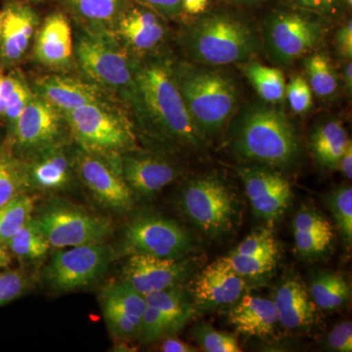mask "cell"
<instances>
[{
  "mask_svg": "<svg viewBox=\"0 0 352 352\" xmlns=\"http://www.w3.org/2000/svg\"><path fill=\"white\" fill-rule=\"evenodd\" d=\"M34 94L36 92L32 87V83L28 82L19 72H15V83L12 91L9 95L2 119V122L6 124L7 134L12 131Z\"/></svg>",
  "mask_w": 352,
  "mask_h": 352,
  "instance_id": "37",
  "label": "cell"
},
{
  "mask_svg": "<svg viewBox=\"0 0 352 352\" xmlns=\"http://www.w3.org/2000/svg\"><path fill=\"white\" fill-rule=\"evenodd\" d=\"M75 170L78 182L102 207L113 212L133 208L134 198L118 166L117 157H104L80 149L75 144Z\"/></svg>",
  "mask_w": 352,
  "mask_h": 352,
  "instance_id": "13",
  "label": "cell"
},
{
  "mask_svg": "<svg viewBox=\"0 0 352 352\" xmlns=\"http://www.w3.org/2000/svg\"><path fill=\"white\" fill-rule=\"evenodd\" d=\"M296 252L302 258L316 259L332 251L335 233L333 226L321 212L302 205L293 221Z\"/></svg>",
  "mask_w": 352,
  "mask_h": 352,
  "instance_id": "24",
  "label": "cell"
},
{
  "mask_svg": "<svg viewBox=\"0 0 352 352\" xmlns=\"http://www.w3.org/2000/svg\"><path fill=\"white\" fill-rule=\"evenodd\" d=\"M292 7L317 14L323 18L333 17L342 12L344 0H289Z\"/></svg>",
  "mask_w": 352,
  "mask_h": 352,
  "instance_id": "44",
  "label": "cell"
},
{
  "mask_svg": "<svg viewBox=\"0 0 352 352\" xmlns=\"http://www.w3.org/2000/svg\"><path fill=\"white\" fill-rule=\"evenodd\" d=\"M183 214L206 235L223 237L239 222L240 199L228 182L217 173L185 183L178 196Z\"/></svg>",
  "mask_w": 352,
  "mask_h": 352,
  "instance_id": "8",
  "label": "cell"
},
{
  "mask_svg": "<svg viewBox=\"0 0 352 352\" xmlns=\"http://www.w3.org/2000/svg\"><path fill=\"white\" fill-rule=\"evenodd\" d=\"M32 87L36 94L64 115L88 104L119 100L82 76L69 74L50 73L39 76L32 82Z\"/></svg>",
  "mask_w": 352,
  "mask_h": 352,
  "instance_id": "20",
  "label": "cell"
},
{
  "mask_svg": "<svg viewBox=\"0 0 352 352\" xmlns=\"http://www.w3.org/2000/svg\"><path fill=\"white\" fill-rule=\"evenodd\" d=\"M12 261L10 252L3 244H0V270L6 268Z\"/></svg>",
  "mask_w": 352,
  "mask_h": 352,
  "instance_id": "53",
  "label": "cell"
},
{
  "mask_svg": "<svg viewBox=\"0 0 352 352\" xmlns=\"http://www.w3.org/2000/svg\"><path fill=\"white\" fill-rule=\"evenodd\" d=\"M185 59L227 67L254 59L263 50L261 36L244 18L223 10L206 11L178 32Z\"/></svg>",
  "mask_w": 352,
  "mask_h": 352,
  "instance_id": "3",
  "label": "cell"
},
{
  "mask_svg": "<svg viewBox=\"0 0 352 352\" xmlns=\"http://www.w3.org/2000/svg\"><path fill=\"white\" fill-rule=\"evenodd\" d=\"M223 265L228 270L244 278L259 277L270 273L276 266V258H256V256H239L229 254L224 258H219Z\"/></svg>",
  "mask_w": 352,
  "mask_h": 352,
  "instance_id": "41",
  "label": "cell"
},
{
  "mask_svg": "<svg viewBox=\"0 0 352 352\" xmlns=\"http://www.w3.org/2000/svg\"><path fill=\"white\" fill-rule=\"evenodd\" d=\"M170 50L142 60L124 104L135 127L148 138L173 151L200 152L207 148L190 117L175 75Z\"/></svg>",
  "mask_w": 352,
  "mask_h": 352,
  "instance_id": "1",
  "label": "cell"
},
{
  "mask_svg": "<svg viewBox=\"0 0 352 352\" xmlns=\"http://www.w3.org/2000/svg\"><path fill=\"white\" fill-rule=\"evenodd\" d=\"M344 3H346V6L349 7V8H351L352 0H344Z\"/></svg>",
  "mask_w": 352,
  "mask_h": 352,
  "instance_id": "55",
  "label": "cell"
},
{
  "mask_svg": "<svg viewBox=\"0 0 352 352\" xmlns=\"http://www.w3.org/2000/svg\"><path fill=\"white\" fill-rule=\"evenodd\" d=\"M335 45L340 59L344 62L351 61L352 59L351 19L347 20L336 32Z\"/></svg>",
  "mask_w": 352,
  "mask_h": 352,
  "instance_id": "47",
  "label": "cell"
},
{
  "mask_svg": "<svg viewBox=\"0 0 352 352\" xmlns=\"http://www.w3.org/2000/svg\"><path fill=\"white\" fill-rule=\"evenodd\" d=\"M286 98L289 108L296 115H305L314 105V92L302 75L292 76L286 85Z\"/></svg>",
  "mask_w": 352,
  "mask_h": 352,
  "instance_id": "42",
  "label": "cell"
},
{
  "mask_svg": "<svg viewBox=\"0 0 352 352\" xmlns=\"http://www.w3.org/2000/svg\"><path fill=\"white\" fill-rule=\"evenodd\" d=\"M224 1L236 4V6H256V4L263 3L268 0H224Z\"/></svg>",
  "mask_w": 352,
  "mask_h": 352,
  "instance_id": "54",
  "label": "cell"
},
{
  "mask_svg": "<svg viewBox=\"0 0 352 352\" xmlns=\"http://www.w3.org/2000/svg\"><path fill=\"white\" fill-rule=\"evenodd\" d=\"M179 330L177 324L170 316L157 308L147 305L141 320L138 339L148 344Z\"/></svg>",
  "mask_w": 352,
  "mask_h": 352,
  "instance_id": "39",
  "label": "cell"
},
{
  "mask_svg": "<svg viewBox=\"0 0 352 352\" xmlns=\"http://www.w3.org/2000/svg\"><path fill=\"white\" fill-rule=\"evenodd\" d=\"M111 36L129 53L142 60L168 50V21L132 0L113 25Z\"/></svg>",
  "mask_w": 352,
  "mask_h": 352,
  "instance_id": "14",
  "label": "cell"
},
{
  "mask_svg": "<svg viewBox=\"0 0 352 352\" xmlns=\"http://www.w3.org/2000/svg\"><path fill=\"white\" fill-rule=\"evenodd\" d=\"M231 254L256 258H279V243L270 228L259 229L250 234Z\"/></svg>",
  "mask_w": 352,
  "mask_h": 352,
  "instance_id": "38",
  "label": "cell"
},
{
  "mask_svg": "<svg viewBox=\"0 0 352 352\" xmlns=\"http://www.w3.org/2000/svg\"><path fill=\"white\" fill-rule=\"evenodd\" d=\"M194 338L200 344L203 351L207 352H241L235 335L220 332L210 324L200 323L193 331Z\"/></svg>",
  "mask_w": 352,
  "mask_h": 352,
  "instance_id": "40",
  "label": "cell"
},
{
  "mask_svg": "<svg viewBox=\"0 0 352 352\" xmlns=\"http://www.w3.org/2000/svg\"><path fill=\"white\" fill-rule=\"evenodd\" d=\"M199 259L162 258L147 254L127 256L122 280L144 296L163 289L182 286L195 273Z\"/></svg>",
  "mask_w": 352,
  "mask_h": 352,
  "instance_id": "17",
  "label": "cell"
},
{
  "mask_svg": "<svg viewBox=\"0 0 352 352\" xmlns=\"http://www.w3.org/2000/svg\"><path fill=\"white\" fill-rule=\"evenodd\" d=\"M272 300L279 323L289 330L308 328L316 320L317 305L302 280L295 274L283 278Z\"/></svg>",
  "mask_w": 352,
  "mask_h": 352,
  "instance_id": "23",
  "label": "cell"
},
{
  "mask_svg": "<svg viewBox=\"0 0 352 352\" xmlns=\"http://www.w3.org/2000/svg\"><path fill=\"white\" fill-rule=\"evenodd\" d=\"M161 351L164 352H194L195 347L190 346L186 342L176 338H168L162 344Z\"/></svg>",
  "mask_w": 352,
  "mask_h": 352,
  "instance_id": "50",
  "label": "cell"
},
{
  "mask_svg": "<svg viewBox=\"0 0 352 352\" xmlns=\"http://www.w3.org/2000/svg\"><path fill=\"white\" fill-rule=\"evenodd\" d=\"M326 346L333 351H352V325L351 321H344L338 324L329 333L326 340Z\"/></svg>",
  "mask_w": 352,
  "mask_h": 352,
  "instance_id": "45",
  "label": "cell"
},
{
  "mask_svg": "<svg viewBox=\"0 0 352 352\" xmlns=\"http://www.w3.org/2000/svg\"><path fill=\"white\" fill-rule=\"evenodd\" d=\"M226 129L227 144L241 161L288 168L302 156L296 127L279 104L245 102Z\"/></svg>",
  "mask_w": 352,
  "mask_h": 352,
  "instance_id": "2",
  "label": "cell"
},
{
  "mask_svg": "<svg viewBox=\"0 0 352 352\" xmlns=\"http://www.w3.org/2000/svg\"><path fill=\"white\" fill-rule=\"evenodd\" d=\"M147 305L157 308L170 316L182 329L195 312L192 296L182 286L163 289L145 296Z\"/></svg>",
  "mask_w": 352,
  "mask_h": 352,
  "instance_id": "31",
  "label": "cell"
},
{
  "mask_svg": "<svg viewBox=\"0 0 352 352\" xmlns=\"http://www.w3.org/2000/svg\"><path fill=\"white\" fill-rule=\"evenodd\" d=\"M210 0H182L183 17H198L208 11Z\"/></svg>",
  "mask_w": 352,
  "mask_h": 352,
  "instance_id": "49",
  "label": "cell"
},
{
  "mask_svg": "<svg viewBox=\"0 0 352 352\" xmlns=\"http://www.w3.org/2000/svg\"><path fill=\"white\" fill-rule=\"evenodd\" d=\"M120 249L126 256L147 254L182 258L193 251L194 239L177 222L157 214L134 217L124 228Z\"/></svg>",
  "mask_w": 352,
  "mask_h": 352,
  "instance_id": "11",
  "label": "cell"
},
{
  "mask_svg": "<svg viewBox=\"0 0 352 352\" xmlns=\"http://www.w3.org/2000/svg\"><path fill=\"white\" fill-rule=\"evenodd\" d=\"M148 7L166 21H177L183 18L182 0H134Z\"/></svg>",
  "mask_w": 352,
  "mask_h": 352,
  "instance_id": "46",
  "label": "cell"
},
{
  "mask_svg": "<svg viewBox=\"0 0 352 352\" xmlns=\"http://www.w3.org/2000/svg\"><path fill=\"white\" fill-rule=\"evenodd\" d=\"M0 32H1V12H0Z\"/></svg>",
  "mask_w": 352,
  "mask_h": 352,
  "instance_id": "56",
  "label": "cell"
},
{
  "mask_svg": "<svg viewBox=\"0 0 352 352\" xmlns=\"http://www.w3.org/2000/svg\"><path fill=\"white\" fill-rule=\"evenodd\" d=\"M69 141L73 140L64 113L36 94L12 131L7 134L6 144L23 159L39 150Z\"/></svg>",
  "mask_w": 352,
  "mask_h": 352,
  "instance_id": "12",
  "label": "cell"
},
{
  "mask_svg": "<svg viewBox=\"0 0 352 352\" xmlns=\"http://www.w3.org/2000/svg\"><path fill=\"white\" fill-rule=\"evenodd\" d=\"M231 305L227 319L238 333L267 337L279 323L276 307L270 298L244 295Z\"/></svg>",
  "mask_w": 352,
  "mask_h": 352,
  "instance_id": "25",
  "label": "cell"
},
{
  "mask_svg": "<svg viewBox=\"0 0 352 352\" xmlns=\"http://www.w3.org/2000/svg\"><path fill=\"white\" fill-rule=\"evenodd\" d=\"M34 57L51 73L69 74L76 69L73 31L63 13L51 14L39 25L34 36Z\"/></svg>",
  "mask_w": 352,
  "mask_h": 352,
  "instance_id": "19",
  "label": "cell"
},
{
  "mask_svg": "<svg viewBox=\"0 0 352 352\" xmlns=\"http://www.w3.org/2000/svg\"><path fill=\"white\" fill-rule=\"evenodd\" d=\"M118 166L134 198H154L171 184L179 170L166 157L142 150H131L117 157Z\"/></svg>",
  "mask_w": 352,
  "mask_h": 352,
  "instance_id": "18",
  "label": "cell"
},
{
  "mask_svg": "<svg viewBox=\"0 0 352 352\" xmlns=\"http://www.w3.org/2000/svg\"><path fill=\"white\" fill-rule=\"evenodd\" d=\"M27 193L22 159L4 143L0 144V206Z\"/></svg>",
  "mask_w": 352,
  "mask_h": 352,
  "instance_id": "34",
  "label": "cell"
},
{
  "mask_svg": "<svg viewBox=\"0 0 352 352\" xmlns=\"http://www.w3.org/2000/svg\"><path fill=\"white\" fill-rule=\"evenodd\" d=\"M41 20L28 4L12 2L1 12L0 60L6 66L17 64L29 50L36 36Z\"/></svg>",
  "mask_w": 352,
  "mask_h": 352,
  "instance_id": "22",
  "label": "cell"
},
{
  "mask_svg": "<svg viewBox=\"0 0 352 352\" xmlns=\"http://www.w3.org/2000/svg\"><path fill=\"white\" fill-rule=\"evenodd\" d=\"M34 219L55 249L105 242L113 232L112 220L108 217L61 199H50Z\"/></svg>",
  "mask_w": 352,
  "mask_h": 352,
  "instance_id": "9",
  "label": "cell"
},
{
  "mask_svg": "<svg viewBox=\"0 0 352 352\" xmlns=\"http://www.w3.org/2000/svg\"><path fill=\"white\" fill-rule=\"evenodd\" d=\"M132 0H60L78 29L111 34L116 21Z\"/></svg>",
  "mask_w": 352,
  "mask_h": 352,
  "instance_id": "26",
  "label": "cell"
},
{
  "mask_svg": "<svg viewBox=\"0 0 352 352\" xmlns=\"http://www.w3.org/2000/svg\"><path fill=\"white\" fill-rule=\"evenodd\" d=\"M175 75L190 117L210 141L226 129L240 107L241 90L226 67L208 66L175 57Z\"/></svg>",
  "mask_w": 352,
  "mask_h": 352,
  "instance_id": "4",
  "label": "cell"
},
{
  "mask_svg": "<svg viewBox=\"0 0 352 352\" xmlns=\"http://www.w3.org/2000/svg\"><path fill=\"white\" fill-rule=\"evenodd\" d=\"M76 69L88 82L124 104L140 60L132 56L111 34H94L78 29L74 38Z\"/></svg>",
  "mask_w": 352,
  "mask_h": 352,
  "instance_id": "6",
  "label": "cell"
},
{
  "mask_svg": "<svg viewBox=\"0 0 352 352\" xmlns=\"http://www.w3.org/2000/svg\"><path fill=\"white\" fill-rule=\"evenodd\" d=\"M339 170L342 171V175L346 176L347 179L351 180L352 178V144L351 140L347 144L344 155L340 159L339 164Z\"/></svg>",
  "mask_w": 352,
  "mask_h": 352,
  "instance_id": "51",
  "label": "cell"
},
{
  "mask_svg": "<svg viewBox=\"0 0 352 352\" xmlns=\"http://www.w3.org/2000/svg\"><path fill=\"white\" fill-rule=\"evenodd\" d=\"M247 289L245 278L222 264L219 259L210 264L196 278L192 289L195 309H215L240 300Z\"/></svg>",
  "mask_w": 352,
  "mask_h": 352,
  "instance_id": "21",
  "label": "cell"
},
{
  "mask_svg": "<svg viewBox=\"0 0 352 352\" xmlns=\"http://www.w3.org/2000/svg\"><path fill=\"white\" fill-rule=\"evenodd\" d=\"M74 153L75 143L69 141L23 157L27 193L54 195L73 188L78 182Z\"/></svg>",
  "mask_w": 352,
  "mask_h": 352,
  "instance_id": "15",
  "label": "cell"
},
{
  "mask_svg": "<svg viewBox=\"0 0 352 352\" xmlns=\"http://www.w3.org/2000/svg\"><path fill=\"white\" fill-rule=\"evenodd\" d=\"M30 1H32V2H39V1H43V0H30Z\"/></svg>",
  "mask_w": 352,
  "mask_h": 352,
  "instance_id": "57",
  "label": "cell"
},
{
  "mask_svg": "<svg viewBox=\"0 0 352 352\" xmlns=\"http://www.w3.org/2000/svg\"><path fill=\"white\" fill-rule=\"evenodd\" d=\"M351 139L342 120L336 117L324 118L315 124L310 132L308 145L312 157L321 168L335 170L339 168Z\"/></svg>",
  "mask_w": 352,
  "mask_h": 352,
  "instance_id": "27",
  "label": "cell"
},
{
  "mask_svg": "<svg viewBox=\"0 0 352 352\" xmlns=\"http://www.w3.org/2000/svg\"><path fill=\"white\" fill-rule=\"evenodd\" d=\"M238 67L256 90L259 99L271 104H280L286 99L287 83L281 69L266 66L254 59Z\"/></svg>",
  "mask_w": 352,
  "mask_h": 352,
  "instance_id": "29",
  "label": "cell"
},
{
  "mask_svg": "<svg viewBox=\"0 0 352 352\" xmlns=\"http://www.w3.org/2000/svg\"><path fill=\"white\" fill-rule=\"evenodd\" d=\"M34 210V199L29 193L21 194L0 206V244H6L24 226Z\"/></svg>",
  "mask_w": 352,
  "mask_h": 352,
  "instance_id": "35",
  "label": "cell"
},
{
  "mask_svg": "<svg viewBox=\"0 0 352 352\" xmlns=\"http://www.w3.org/2000/svg\"><path fill=\"white\" fill-rule=\"evenodd\" d=\"M27 288L28 279L24 273L17 270L0 273V307L19 298Z\"/></svg>",
  "mask_w": 352,
  "mask_h": 352,
  "instance_id": "43",
  "label": "cell"
},
{
  "mask_svg": "<svg viewBox=\"0 0 352 352\" xmlns=\"http://www.w3.org/2000/svg\"><path fill=\"white\" fill-rule=\"evenodd\" d=\"M305 78L315 96L332 101L340 90V76L327 52L316 50L303 58Z\"/></svg>",
  "mask_w": 352,
  "mask_h": 352,
  "instance_id": "28",
  "label": "cell"
},
{
  "mask_svg": "<svg viewBox=\"0 0 352 352\" xmlns=\"http://www.w3.org/2000/svg\"><path fill=\"white\" fill-rule=\"evenodd\" d=\"M325 203L332 212L342 242L346 247L352 243V189L349 185L338 187L325 197Z\"/></svg>",
  "mask_w": 352,
  "mask_h": 352,
  "instance_id": "36",
  "label": "cell"
},
{
  "mask_svg": "<svg viewBox=\"0 0 352 352\" xmlns=\"http://www.w3.org/2000/svg\"><path fill=\"white\" fill-rule=\"evenodd\" d=\"M4 245L10 254L25 261L43 258L51 248L34 217H30Z\"/></svg>",
  "mask_w": 352,
  "mask_h": 352,
  "instance_id": "32",
  "label": "cell"
},
{
  "mask_svg": "<svg viewBox=\"0 0 352 352\" xmlns=\"http://www.w3.org/2000/svg\"><path fill=\"white\" fill-rule=\"evenodd\" d=\"M100 300L101 302L107 303L131 319L140 330L141 320L147 307L144 296L129 284L120 281L108 285L104 288Z\"/></svg>",
  "mask_w": 352,
  "mask_h": 352,
  "instance_id": "33",
  "label": "cell"
},
{
  "mask_svg": "<svg viewBox=\"0 0 352 352\" xmlns=\"http://www.w3.org/2000/svg\"><path fill=\"white\" fill-rule=\"evenodd\" d=\"M113 256L105 242L58 249L44 267V282L58 294L87 288L106 274Z\"/></svg>",
  "mask_w": 352,
  "mask_h": 352,
  "instance_id": "10",
  "label": "cell"
},
{
  "mask_svg": "<svg viewBox=\"0 0 352 352\" xmlns=\"http://www.w3.org/2000/svg\"><path fill=\"white\" fill-rule=\"evenodd\" d=\"M14 83H15V72L6 76L0 71V120L3 119L7 101L12 91Z\"/></svg>",
  "mask_w": 352,
  "mask_h": 352,
  "instance_id": "48",
  "label": "cell"
},
{
  "mask_svg": "<svg viewBox=\"0 0 352 352\" xmlns=\"http://www.w3.org/2000/svg\"><path fill=\"white\" fill-rule=\"evenodd\" d=\"M65 117L72 140L85 151L113 157L138 149L135 124L120 100L88 104Z\"/></svg>",
  "mask_w": 352,
  "mask_h": 352,
  "instance_id": "5",
  "label": "cell"
},
{
  "mask_svg": "<svg viewBox=\"0 0 352 352\" xmlns=\"http://www.w3.org/2000/svg\"><path fill=\"white\" fill-rule=\"evenodd\" d=\"M327 34L325 18L292 7L268 14L259 36L263 50L271 62L289 67L320 50Z\"/></svg>",
  "mask_w": 352,
  "mask_h": 352,
  "instance_id": "7",
  "label": "cell"
},
{
  "mask_svg": "<svg viewBox=\"0 0 352 352\" xmlns=\"http://www.w3.org/2000/svg\"><path fill=\"white\" fill-rule=\"evenodd\" d=\"M351 295V287L339 273L318 272L312 277L310 296L321 309L335 310L344 307Z\"/></svg>",
  "mask_w": 352,
  "mask_h": 352,
  "instance_id": "30",
  "label": "cell"
},
{
  "mask_svg": "<svg viewBox=\"0 0 352 352\" xmlns=\"http://www.w3.org/2000/svg\"><path fill=\"white\" fill-rule=\"evenodd\" d=\"M252 212L273 226L287 210L293 199L289 180L279 170L266 164L249 163L236 166Z\"/></svg>",
  "mask_w": 352,
  "mask_h": 352,
  "instance_id": "16",
  "label": "cell"
},
{
  "mask_svg": "<svg viewBox=\"0 0 352 352\" xmlns=\"http://www.w3.org/2000/svg\"><path fill=\"white\" fill-rule=\"evenodd\" d=\"M342 85H344V91L347 98L351 99L352 95V62L347 61L342 69Z\"/></svg>",
  "mask_w": 352,
  "mask_h": 352,
  "instance_id": "52",
  "label": "cell"
}]
</instances>
